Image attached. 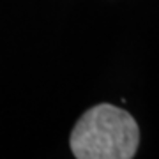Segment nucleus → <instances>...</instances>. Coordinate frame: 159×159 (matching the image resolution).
<instances>
[{
	"label": "nucleus",
	"mask_w": 159,
	"mask_h": 159,
	"mask_svg": "<svg viewBox=\"0 0 159 159\" xmlns=\"http://www.w3.org/2000/svg\"><path fill=\"white\" fill-rule=\"evenodd\" d=\"M138 142V124L125 110L97 104L76 122L69 145L78 159H131Z\"/></svg>",
	"instance_id": "1"
}]
</instances>
